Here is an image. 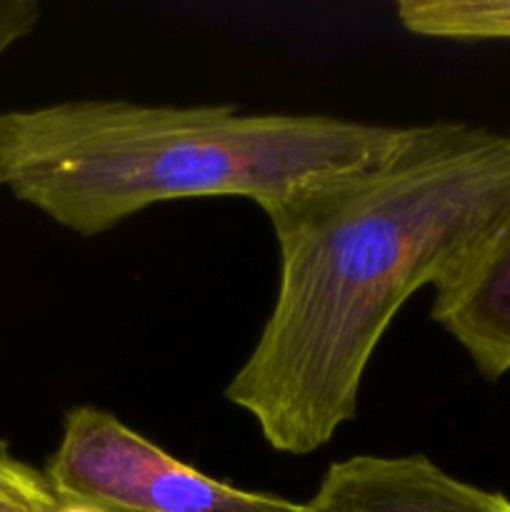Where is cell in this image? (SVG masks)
<instances>
[{"instance_id": "obj_1", "label": "cell", "mask_w": 510, "mask_h": 512, "mask_svg": "<svg viewBox=\"0 0 510 512\" xmlns=\"http://www.w3.org/2000/svg\"><path fill=\"white\" fill-rule=\"evenodd\" d=\"M510 205V135L415 125L385 160L265 210L278 293L225 400L273 450L310 455L358 415L365 368L405 300L438 285Z\"/></svg>"}, {"instance_id": "obj_2", "label": "cell", "mask_w": 510, "mask_h": 512, "mask_svg": "<svg viewBox=\"0 0 510 512\" xmlns=\"http://www.w3.org/2000/svg\"><path fill=\"white\" fill-rule=\"evenodd\" d=\"M413 133L235 105L65 100L0 113V185L93 238L170 200L245 198L265 213L320 180L380 163Z\"/></svg>"}, {"instance_id": "obj_3", "label": "cell", "mask_w": 510, "mask_h": 512, "mask_svg": "<svg viewBox=\"0 0 510 512\" xmlns=\"http://www.w3.org/2000/svg\"><path fill=\"white\" fill-rule=\"evenodd\" d=\"M43 473L60 503L95 512H308L305 503L205 475L93 405L65 415Z\"/></svg>"}, {"instance_id": "obj_4", "label": "cell", "mask_w": 510, "mask_h": 512, "mask_svg": "<svg viewBox=\"0 0 510 512\" xmlns=\"http://www.w3.org/2000/svg\"><path fill=\"white\" fill-rule=\"evenodd\" d=\"M308 512H510V498L445 473L425 455H353L325 470Z\"/></svg>"}, {"instance_id": "obj_5", "label": "cell", "mask_w": 510, "mask_h": 512, "mask_svg": "<svg viewBox=\"0 0 510 512\" xmlns=\"http://www.w3.org/2000/svg\"><path fill=\"white\" fill-rule=\"evenodd\" d=\"M430 318L485 380L510 373V205L435 285Z\"/></svg>"}, {"instance_id": "obj_6", "label": "cell", "mask_w": 510, "mask_h": 512, "mask_svg": "<svg viewBox=\"0 0 510 512\" xmlns=\"http://www.w3.org/2000/svg\"><path fill=\"white\" fill-rule=\"evenodd\" d=\"M395 15L423 38L510 43V0H400Z\"/></svg>"}, {"instance_id": "obj_7", "label": "cell", "mask_w": 510, "mask_h": 512, "mask_svg": "<svg viewBox=\"0 0 510 512\" xmlns=\"http://www.w3.org/2000/svg\"><path fill=\"white\" fill-rule=\"evenodd\" d=\"M60 500L43 470L23 463L0 440V512H55Z\"/></svg>"}, {"instance_id": "obj_8", "label": "cell", "mask_w": 510, "mask_h": 512, "mask_svg": "<svg viewBox=\"0 0 510 512\" xmlns=\"http://www.w3.org/2000/svg\"><path fill=\"white\" fill-rule=\"evenodd\" d=\"M40 20L38 0H0V58L30 35Z\"/></svg>"}, {"instance_id": "obj_9", "label": "cell", "mask_w": 510, "mask_h": 512, "mask_svg": "<svg viewBox=\"0 0 510 512\" xmlns=\"http://www.w3.org/2000/svg\"><path fill=\"white\" fill-rule=\"evenodd\" d=\"M55 512H95V510L83 508V505H65V503H60V508L55 510Z\"/></svg>"}]
</instances>
